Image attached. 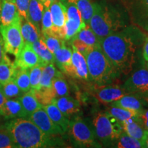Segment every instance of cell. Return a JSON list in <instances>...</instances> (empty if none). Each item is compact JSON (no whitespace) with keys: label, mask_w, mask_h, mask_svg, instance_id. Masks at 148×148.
Returning a JSON list of instances; mask_svg holds the SVG:
<instances>
[{"label":"cell","mask_w":148,"mask_h":148,"mask_svg":"<svg viewBox=\"0 0 148 148\" xmlns=\"http://www.w3.org/2000/svg\"><path fill=\"white\" fill-rule=\"evenodd\" d=\"M143 34L134 26L121 30L101 39V47L119 73L127 75L136 62L135 53Z\"/></svg>","instance_id":"1"},{"label":"cell","mask_w":148,"mask_h":148,"mask_svg":"<svg viewBox=\"0 0 148 148\" xmlns=\"http://www.w3.org/2000/svg\"><path fill=\"white\" fill-rule=\"evenodd\" d=\"M16 148H46L64 145L56 136L46 134L28 118L10 119L4 125Z\"/></svg>","instance_id":"2"},{"label":"cell","mask_w":148,"mask_h":148,"mask_svg":"<svg viewBox=\"0 0 148 148\" xmlns=\"http://www.w3.org/2000/svg\"><path fill=\"white\" fill-rule=\"evenodd\" d=\"M89 26L102 39L127 27L125 18L116 9L104 3H95V10Z\"/></svg>","instance_id":"3"},{"label":"cell","mask_w":148,"mask_h":148,"mask_svg":"<svg viewBox=\"0 0 148 148\" xmlns=\"http://www.w3.org/2000/svg\"><path fill=\"white\" fill-rule=\"evenodd\" d=\"M88 66L89 81L96 86H106L112 84L119 76L112 63L107 58L101 45L92 47L85 56Z\"/></svg>","instance_id":"4"},{"label":"cell","mask_w":148,"mask_h":148,"mask_svg":"<svg viewBox=\"0 0 148 148\" xmlns=\"http://www.w3.org/2000/svg\"><path fill=\"white\" fill-rule=\"evenodd\" d=\"M92 125L96 138L102 147H113L123 131L121 123L106 112L95 114Z\"/></svg>","instance_id":"5"},{"label":"cell","mask_w":148,"mask_h":148,"mask_svg":"<svg viewBox=\"0 0 148 148\" xmlns=\"http://www.w3.org/2000/svg\"><path fill=\"white\" fill-rule=\"evenodd\" d=\"M70 140L76 147H101L95 136L92 123L79 116H73L68 130Z\"/></svg>","instance_id":"6"},{"label":"cell","mask_w":148,"mask_h":148,"mask_svg":"<svg viewBox=\"0 0 148 148\" xmlns=\"http://www.w3.org/2000/svg\"><path fill=\"white\" fill-rule=\"evenodd\" d=\"M0 34L5 52L16 58L25 45L21 30V18L7 26L0 25Z\"/></svg>","instance_id":"7"},{"label":"cell","mask_w":148,"mask_h":148,"mask_svg":"<svg viewBox=\"0 0 148 148\" xmlns=\"http://www.w3.org/2000/svg\"><path fill=\"white\" fill-rule=\"evenodd\" d=\"M66 8V19L64 25V37L66 41L70 40L81 29L86 26L83 21L80 12L77 6L67 0H60Z\"/></svg>","instance_id":"8"},{"label":"cell","mask_w":148,"mask_h":148,"mask_svg":"<svg viewBox=\"0 0 148 148\" xmlns=\"http://www.w3.org/2000/svg\"><path fill=\"white\" fill-rule=\"evenodd\" d=\"M127 94L143 98L148 102V70L140 69L135 71L122 85Z\"/></svg>","instance_id":"9"},{"label":"cell","mask_w":148,"mask_h":148,"mask_svg":"<svg viewBox=\"0 0 148 148\" xmlns=\"http://www.w3.org/2000/svg\"><path fill=\"white\" fill-rule=\"evenodd\" d=\"M133 21L148 32V0H125Z\"/></svg>","instance_id":"10"},{"label":"cell","mask_w":148,"mask_h":148,"mask_svg":"<svg viewBox=\"0 0 148 148\" xmlns=\"http://www.w3.org/2000/svg\"><path fill=\"white\" fill-rule=\"evenodd\" d=\"M27 118L46 134L57 136L64 134L63 130L51 121L43 107L35 111Z\"/></svg>","instance_id":"11"},{"label":"cell","mask_w":148,"mask_h":148,"mask_svg":"<svg viewBox=\"0 0 148 148\" xmlns=\"http://www.w3.org/2000/svg\"><path fill=\"white\" fill-rule=\"evenodd\" d=\"M49 10L53 21V30L51 34L64 39V25L66 19L65 6L60 0H55L51 3Z\"/></svg>","instance_id":"12"},{"label":"cell","mask_w":148,"mask_h":148,"mask_svg":"<svg viewBox=\"0 0 148 148\" xmlns=\"http://www.w3.org/2000/svg\"><path fill=\"white\" fill-rule=\"evenodd\" d=\"M14 62L17 68L22 69H30L38 65L44 66L41 60L33 49L31 44L28 43H25Z\"/></svg>","instance_id":"13"},{"label":"cell","mask_w":148,"mask_h":148,"mask_svg":"<svg viewBox=\"0 0 148 148\" xmlns=\"http://www.w3.org/2000/svg\"><path fill=\"white\" fill-rule=\"evenodd\" d=\"M72 54L73 49L66 45V41L62 44L60 49L53 53L54 63L62 73L73 75V65H72Z\"/></svg>","instance_id":"14"},{"label":"cell","mask_w":148,"mask_h":148,"mask_svg":"<svg viewBox=\"0 0 148 148\" xmlns=\"http://www.w3.org/2000/svg\"><path fill=\"white\" fill-rule=\"evenodd\" d=\"M126 94L122 86L112 85L97 86L95 90V97L102 103H112Z\"/></svg>","instance_id":"15"},{"label":"cell","mask_w":148,"mask_h":148,"mask_svg":"<svg viewBox=\"0 0 148 148\" xmlns=\"http://www.w3.org/2000/svg\"><path fill=\"white\" fill-rule=\"evenodd\" d=\"M19 13L14 0H1L0 25L7 26L20 19Z\"/></svg>","instance_id":"16"},{"label":"cell","mask_w":148,"mask_h":148,"mask_svg":"<svg viewBox=\"0 0 148 148\" xmlns=\"http://www.w3.org/2000/svg\"><path fill=\"white\" fill-rule=\"evenodd\" d=\"M112 106H116L136 112H140L147 108L148 102L143 98L133 94H126L114 102Z\"/></svg>","instance_id":"17"},{"label":"cell","mask_w":148,"mask_h":148,"mask_svg":"<svg viewBox=\"0 0 148 148\" xmlns=\"http://www.w3.org/2000/svg\"><path fill=\"white\" fill-rule=\"evenodd\" d=\"M52 102L58 106L68 119L75 116L80 112V104L79 101L69 95L55 98Z\"/></svg>","instance_id":"18"},{"label":"cell","mask_w":148,"mask_h":148,"mask_svg":"<svg viewBox=\"0 0 148 148\" xmlns=\"http://www.w3.org/2000/svg\"><path fill=\"white\" fill-rule=\"evenodd\" d=\"M73 49L72 54V65H73V75L75 78L89 81L88 66L86 58L84 55L79 53L75 48L71 47Z\"/></svg>","instance_id":"19"},{"label":"cell","mask_w":148,"mask_h":148,"mask_svg":"<svg viewBox=\"0 0 148 148\" xmlns=\"http://www.w3.org/2000/svg\"><path fill=\"white\" fill-rule=\"evenodd\" d=\"M1 115L6 119L27 118V114L24 110L19 97L7 99L3 105Z\"/></svg>","instance_id":"20"},{"label":"cell","mask_w":148,"mask_h":148,"mask_svg":"<svg viewBox=\"0 0 148 148\" xmlns=\"http://www.w3.org/2000/svg\"><path fill=\"white\" fill-rule=\"evenodd\" d=\"M6 52H4L2 59L0 62V84H3L9 81L14 79L17 66L15 62H13L7 56Z\"/></svg>","instance_id":"21"},{"label":"cell","mask_w":148,"mask_h":148,"mask_svg":"<svg viewBox=\"0 0 148 148\" xmlns=\"http://www.w3.org/2000/svg\"><path fill=\"white\" fill-rule=\"evenodd\" d=\"M42 107L47 112L51 121L56 125L60 127L64 133L67 132L69 127L70 119L64 115L63 113L60 110V109L58 108V106L52 102Z\"/></svg>","instance_id":"22"},{"label":"cell","mask_w":148,"mask_h":148,"mask_svg":"<svg viewBox=\"0 0 148 148\" xmlns=\"http://www.w3.org/2000/svg\"><path fill=\"white\" fill-rule=\"evenodd\" d=\"M21 30L25 43H34L41 36V32L27 18H21Z\"/></svg>","instance_id":"23"},{"label":"cell","mask_w":148,"mask_h":148,"mask_svg":"<svg viewBox=\"0 0 148 148\" xmlns=\"http://www.w3.org/2000/svg\"><path fill=\"white\" fill-rule=\"evenodd\" d=\"M121 124L123 131L133 138L140 140L144 143L147 131L145 130L143 126L135 119H131L122 122ZM145 145V143H144Z\"/></svg>","instance_id":"24"},{"label":"cell","mask_w":148,"mask_h":148,"mask_svg":"<svg viewBox=\"0 0 148 148\" xmlns=\"http://www.w3.org/2000/svg\"><path fill=\"white\" fill-rule=\"evenodd\" d=\"M44 10V5L40 0H29L27 19L41 32V20Z\"/></svg>","instance_id":"25"},{"label":"cell","mask_w":148,"mask_h":148,"mask_svg":"<svg viewBox=\"0 0 148 148\" xmlns=\"http://www.w3.org/2000/svg\"><path fill=\"white\" fill-rule=\"evenodd\" d=\"M63 75L62 71H59L54 63L48 64L42 68V76L40 83V88H50L52 86L53 79L56 77Z\"/></svg>","instance_id":"26"},{"label":"cell","mask_w":148,"mask_h":148,"mask_svg":"<svg viewBox=\"0 0 148 148\" xmlns=\"http://www.w3.org/2000/svg\"><path fill=\"white\" fill-rule=\"evenodd\" d=\"M31 45L41 60L44 66L48 64L54 63V55L48 49L45 42L42 40L41 38H40L39 40L34 42V43L31 44Z\"/></svg>","instance_id":"27"},{"label":"cell","mask_w":148,"mask_h":148,"mask_svg":"<svg viewBox=\"0 0 148 148\" xmlns=\"http://www.w3.org/2000/svg\"><path fill=\"white\" fill-rule=\"evenodd\" d=\"M71 1L77 6L83 21L86 24L88 25L90 18L93 14L94 10H95V3H92L91 0H67Z\"/></svg>","instance_id":"28"},{"label":"cell","mask_w":148,"mask_h":148,"mask_svg":"<svg viewBox=\"0 0 148 148\" xmlns=\"http://www.w3.org/2000/svg\"><path fill=\"white\" fill-rule=\"evenodd\" d=\"M19 99L23 105L24 110L27 114V117L30 114L34 113L35 111L42 107V105L40 104L37 100L32 89L25 92L21 97H19Z\"/></svg>","instance_id":"29"},{"label":"cell","mask_w":148,"mask_h":148,"mask_svg":"<svg viewBox=\"0 0 148 148\" xmlns=\"http://www.w3.org/2000/svg\"><path fill=\"white\" fill-rule=\"evenodd\" d=\"M82 40L90 47H97L101 45V38H99L91 28L86 25L84 28L81 29L73 38Z\"/></svg>","instance_id":"30"},{"label":"cell","mask_w":148,"mask_h":148,"mask_svg":"<svg viewBox=\"0 0 148 148\" xmlns=\"http://www.w3.org/2000/svg\"><path fill=\"white\" fill-rule=\"evenodd\" d=\"M106 112L117 120L120 123L131 119H136L138 114V112L116 106H112Z\"/></svg>","instance_id":"31"},{"label":"cell","mask_w":148,"mask_h":148,"mask_svg":"<svg viewBox=\"0 0 148 148\" xmlns=\"http://www.w3.org/2000/svg\"><path fill=\"white\" fill-rule=\"evenodd\" d=\"M113 147L118 148H141L145 147V145L140 140L133 138L123 131L119 137L114 144Z\"/></svg>","instance_id":"32"},{"label":"cell","mask_w":148,"mask_h":148,"mask_svg":"<svg viewBox=\"0 0 148 148\" xmlns=\"http://www.w3.org/2000/svg\"><path fill=\"white\" fill-rule=\"evenodd\" d=\"M32 90L37 100L42 105V106L52 103L53 99L56 97L52 86L50 88H41L39 89Z\"/></svg>","instance_id":"33"},{"label":"cell","mask_w":148,"mask_h":148,"mask_svg":"<svg viewBox=\"0 0 148 148\" xmlns=\"http://www.w3.org/2000/svg\"><path fill=\"white\" fill-rule=\"evenodd\" d=\"M40 38L45 42L48 49L53 53L60 49L62 44L66 41L56 35L50 33H41Z\"/></svg>","instance_id":"34"},{"label":"cell","mask_w":148,"mask_h":148,"mask_svg":"<svg viewBox=\"0 0 148 148\" xmlns=\"http://www.w3.org/2000/svg\"><path fill=\"white\" fill-rule=\"evenodd\" d=\"M14 80L24 93L31 89L29 79V69H18L16 71Z\"/></svg>","instance_id":"35"},{"label":"cell","mask_w":148,"mask_h":148,"mask_svg":"<svg viewBox=\"0 0 148 148\" xmlns=\"http://www.w3.org/2000/svg\"><path fill=\"white\" fill-rule=\"evenodd\" d=\"M52 88L56 97L69 95V84L64 78V75L56 77L53 79Z\"/></svg>","instance_id":"36"},{"label":"cell","mask_w":148,"mask_h":148,"mask_svg":"<svg viewBox=\"0 0 148 148\" xmlns=\"http://www.w3.org/2000/svg\"><path fill=\"white\" fill-rule=\"evenodd\" d=\"M2 88L7 99L20 97L24 94V92L18 86L14 79L2 84Z\"/></svg>","instance_id":"37"},{"label":"cell","mask_w":148,"mask_h":148,"mask_svg":"<svg viewBox=\"0 0 148 148\" xmlns=\"http://www.w3.org/2000/svg\"><path fill=\"white\" fill-rule=\"evenodd\" d=\"M44 66L38 65L29 69V79L31 89H39L42 68Z\"/></svg>","instance_id":"38"},{"label":"cell","mask_w":148,"mask_h":148,"mask_svg":"<svg viewBox=\"0 0 148 148\" xmlns=\"http://www.w3.org/2000/svg\"><path fill=\"white\" fill-rule=\"evenodd\" d=\"M40 30H41V33H50V34L52 33L53 21L49 8L44 7Z\"/></svg>","instance_id":"39"},{"label":"cell","mask_w":148,"mask_h":148,"mask_svg":"<svg viewBox=\"0 0 148 148\" xmlns=\"http://www.w3.org/2000/svg\"><path fill=\"white\" fill-rule=\"evenodd\" d=\"M0 148H16L12 136L4 125L0 126Z\"/></svg>","instance_id":"40"},{"label":"cell","mask_w":148,"mask_h":148,"mask_svg":"<svg viewBox=\"0 0 148 148\" xmlns=\"http://www.w3.org/2000/svg\"><path fill=\"white\" fill-rule=\"evenodd\" d=\"M71 47L75 48L76 50L79 51V53H82L84 56L86 55L89 50L92 47H90L85 42H82V40L76 39V38H71Z\"/></svg>","instance_id":"41"},{"label":"cell","mask_w":148,"mask_h":148,"mask_svg":"<svg viewBox=\"0 0 148 148\" xmlns=\"http://www.w3.org/2000/svg\"><path fill=\"white\" fill-rule=\"evenodd\" d=\"M15 3L17 6L20 17L27 18L29 0H15Z\"/></svg>","instance_id":"42"},{"label":"cell","mask_w":148,"mask_h":148,"mask_svg":"<svg viewBox=\"0 0 148 148\" xmlns=\"http://www.w3.org/2000/svg\"><path fill=\"white\" fill-rule=\"evenodd\" d=\"M136 121L143 126L145 130L148 132V108L144 109L138 112Z\"/></svg>","instance_id":"43"},{"label":"cell","mask_w":148,"mask_h":148,"mask_svg":"<svg viewBox=\"0 0 148 148\" xmlns=\"http://www.w3.org/2000/svg\"><path fill=\"white\" fill-rule=\"evenodd\" d=\"M6 100L7 98L4 95V92H3L2 84H0V115H1L3 105H4V103H5Z\"/></svg>","instance_id":"44"},{"label":"cell","mask_w":148,"mask_h":148,"mask_svg":"<svg viewBox=\"0 0 148 148\" xmlns=\"http://www.w3.org/2000/svg\"><path fill=\"white\" fill-rule=\"evenodd\" d=\"M143 57L146 62H148V36L146 38L145 42L143 45Z\"/></svg>","instance_id":"45"},{"label":"cell","mask_w":148,"mask_h":148,"mask_svg":"<svg viewBox=\"0 0 148 148\" xmlns=\"http://www.w3.org/2000/svg\"><path fill=\"white\" fill-rule=\"evenodd\" d=\"M5 52L4 50V46H3V41L2 39V37L0 34V62H1V59H2L3 55Z\"/></svg>","instance_id":"46"},{"label":"cell","mask_w":148,"mask_h":148,"mask_svg":"<svg viewBox=\"0 0 148 148\" xmlns=\"http://www.w3.org/2000/svg\"><path fill=\"white\" fill-rule=\"evenodd\" d=\"M54 1L55 0H40V2L43 4L44 7H46V8H49L51 3Z\"/></svg>","instance_id":"47"},{"label":"cell","mask_w":148,"mask_h":148,"mask_svg":"<svg viewBox=\"0 0 148 148\" xmlns=\"http://www.w3.org/2000/svg\"><path fill=\"white\" fill-rule=\"evenodd\" d=\"M144 143H145V147L148 148V132H147V134H146V137L145 138Z\"/></svg>","instance_id":"48"},{"label":"cell","mask_w":148,"mask_h":148,"mask_svg":"<svg viewBox=\"0 0 148 148\" xmlns=\"http://www.w3.org/2000/svg\"><path fill=\"white\" fill-rule=\"evenodd\" d=\"M147 70H148V62H147Z\"/></svg>","instance_id":"49"},{"label":"cell","mask_w":148,"mask_h":148,"mask_svg":"<svg viewBox=\"0 0 148 148\" xmlns=\"http://www.w3.org/2000/svg\"><path fill=\"white\" fill-rule=\"evenodd\" d=\"M0 3H1V0H0Z\"/></svg>","instance_id":"50"},{"label":"cell","mask_w":148,"mask_h":148,"mask_svg":"<svg viewBox=\"0 0 148 148\" xmlns=\"http://www.w3.org/2000/svg\"><path fill=\"white\" fill-rule=\"evenodd\" d=\"M14 1H15V0H14Z\"/></svg>","instance_id":"51"}]
</instances>
